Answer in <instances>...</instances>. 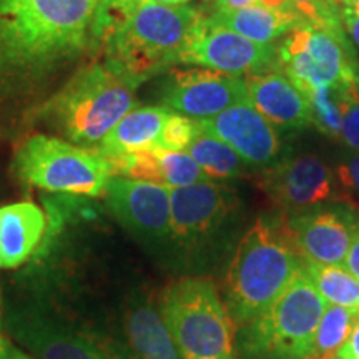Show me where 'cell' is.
Listing matches in <instances>:
<instances>
[{
	"instance_id": "cell-14",
	"label": "cell",
	"mask_w": 359,
	"mask_h": 359,
	"mask_svg": "<svg viewBox=\"0 0 359 359\" xmlns=\"http://www.w3.org/2000/svg\"><path fill=\"white\" fill-rule=\"evenodd\" d=\"M246 98L243 77L201 67L173 72L163 93V105L188 118L208 120Z\"/></svg>"
},
{
	"instance_id": "cell-36",
	"label": "cell",
	"mask_w": 359,
	"mask_h": 359,
	"mask_svg": "<svg viewBox=\"0 0 359 359\" xmlns=\"http://www.w3.org/2000/svg\"><path fill=\"white\" fill-rule=\"evenodd\" d=\"M258 4L263 7L275 8V11H296L293 0H258Z\"/></svg>"
},
{
	"instance_id": "cell-34",
	"label": "cell",
	"mask_w": 359,
	"mask_h": 359,
	"mask_svg": "<svg viewBox=\"0 0 359 359\" xmlns=\"http://www.w3.org/2000/svg\"><path fill=\"white\" fill-rule=\"evenodd\" d=\"M336 356H341L344 359H359V321L354 326L349 339L344 343V346L339 349Z\"/></svg>"
},
{
	"instance_id": "cell-13",
	"label": "cell",
	"mask_w": 359,
	"mask_h": 359,
	"mask_svg": "<svg viewBox=\"0 0 359 359\" xmlns=\"http://www.w3.org/2000/svg\"><path fill=\"white\" fill-rule=\"evenodd\" d=\"M336 180L316 155H299L264 168L259 187L285 212L302 213L334 196Z\"/></svg>"
},
{
	"instance_id": "cell-32",
	"label": "cell",
	"mask_w": 359,
	"mask_h": 359,
	"mask_svg": "<svg viewBox=\"0 0 359 359\" xmlns=\"http://www.w3.org/2000/svg\"><path fill=\"white\" fill-rule=\"evenodd\" d=\"M339 19L343 29H346L349 37L359 47V6H349V4H339Z\"/></svg>"
},
{
	"instance_id": "cell-12",
	"label": "cell",
	"mask_w": 359,
	"mask_h": 359,
	"mask_svg": "<svg viewBox=\"0 0 359 359\" xmlns=\"http://www.w3.org/2000/svg\"><path fill=\"white\" fill-rule=\"evenodd\" d=\"M11 334L34 359H114L88 334L35 308L8 313Z\"/></svg>"
},
{
	"instance_id": "cell-9",
	"label": "cell",
	"mask_w": 359,
	"mask_h": 359,
	"mask_svg": "<svg viewBox=\"0 0 359 359\" xmlns=\"http://www.w3.org/2000/svg\"><path fill=\"white\" fill-rule=\"evenodd\" d=\"M172 200V243L183 253L200 255L212 248L240 208L233 188L222 183L200 182L170 188Z\"/></svg>"
},
{
	"instance_id": "cell-2",
	"label": "cell",
	"mask_w": 359,
	"mask_h": 359,
	"mask_svg": "<svg viewBox=\"0 0 359 359\" xmlns=\"http://www.w3.org/2000/svg\"><path fill=\"white\" fill-rule=\"evenodd\" d=\"M303 263L285 223L259 218L240 240L226 273L224 304L236 330L275 302Z\"/></svg>"
},
{
	"instance_id": "cell-24",
	"label": "cell",
	"mask_w": 359,
	"mask_h": 359,
	"mask_svg": "<svg viewBox=\"0 0 359 359\" xmlns=\"http://www.w3.org/2000/svg\"><path fill=\"white\" fill-rule=\"evenodd\" d=\"M359 321V309L327 304L323 313L313 341L304 359H331L334 358L351 336Z\"/></svg>"
},
{
	"instance_id": "cell-18",
	"label": "cell",
	"mask_w": 359,
	"mask_h": 359,
	"mask_svg": "<svg viewBox=\"0 0 359 359\" xmlns=\"http://www.w3.org/2000/svg\"><path fill=\"white\" fill-rule=\"evenodd\" d=\"M245 83L250 103L273 127L302 130L311 125L306 97L283 72L248 75Z\"/></svg>"
},
{
	"instance_id": "cell-8",
	"label": "cell",
	"mask_w": 359,
	"mask_h": 359,
	"mask_svg": "<svg viewBox=\"0 0 359 359\" xmlns=\"http://www.w3.org/2000/svg\"><path fill=\"white\" fill-rule=\"evenodd\" d=\"M283 74L302 92L346 83L359 74V65L346 34H333L309 22L296 27L278 43Z\"/></svg>"
},
{
	"instance_id": "cell-19",
	"label": "cell",
	"mask_w": 359,
	"mask_h": 359,
	"mask_svg": "<svg viewBox=\"0 0 359 359\" xmlns=\"http://www.w3.org/2000/svg\"><path fill=\"white\" fill-rule=\"evenodd\" d=\"M47 230L39 205L20 201L0 206V268H19L35 253Z\"/></svg>"
},
{
	"instance_id": "cell-33",
	"label": "cell",
	"mask_w": 359,
	"mask_h": 359,
	"mask_svg": "<svg viewBox=\"0 0 359 359\" xmlns=\"http://www.w3.org/2000/svg\"><path fill=\"white\" fill-rule=\"evenodd\" d=\"M344 268H346L348 271H351L359 280V218L356 224H354L351 246H349L346 259H344Z\"/></svg>"
},
{
	"instance_id": "cell-4",
	"label": "cell",
	"mask_w": 359,
	"mask_h": 359,
	"mask_svg": "<svg viewBox=\"0 0 359 359\" xmlns=\"http://www.w3.org/2000/svg\"><path fill=\"white\" fill-rule=\"evenodd\" d=\"M137 82L110 62L80 70L50 103L52 116L77 145L97 150L116 123L135 109Z\"/></svg>"
},
{
	"instance_id": "cell-29",
	"label": "cell",
	"mask_w": 359,
	"mask_h": 359,
	"mask_svg": "<svg viewBox=\"0 0 359 359\" xmlns=\"http://www.w3.org/2000/svg\"><path fill=\"white\" fill-rule=\"evenodd\" d=\"M145 0H103L97 7L95 37L107 39L118 25H122Z\"/></svg>"
},
{
	"instance_id": "cell-7",
	"label": "cell",
	"mask_w": 359,
	"mask_h": 359,
	"mask_svg": "<svg viewBox=\"0 0 359 359\" xmlns=\"http://www.w3.org/2000/svg\"><path fill=\"white\" fill-rule=\"evenodd\" d=\"M13 172L32 187L82 196H103L114 175L98 151L47 135H34L22 143L13 156Z\"/></svg>"
},
{
	"instance_id": "cell-37",
	"label": "cell",
	"mask_w": 359,
	"mask_h": 359,
	"mask_svg": "<svg viewBox=\"0 0 359 359\" xmlns=\"http://www.w3.org/2000/svg\"><path fill=\"white\" fill-rule=\"evenodd\" d=\"M12 348L13 346H11V344L7 343L6 338H2V336H0V359H11Z\"/></svg>"
},
{
	"instance_id": "cell-3",
	"label": "cell",
	"mask_w": 359,
	"mask_h": 359,
	"mask_svg": "<svg viewBox=\"0 0 359 359\" xmlns=\"http://www.w3.org/2000/svg\"><path fill=\"white\" fill-rule=\"evenodd\" d=\"M203 20L191 7L145 0L105 39L109 62L133 82H142L163 67L178 64Z\"/></svg>"
},
{
	"instance_id": "cell-21",
	"label": "cell",
	"mask_w": 359,
	"mask_h": 359,
	"mask_svg": "<svg viewBox=\"0 0 359 359\" xmlns=\"http://www.w3.org/2000/svg\"><path fill=\"white\" fill-rule=\"evenodd\" d=\"M172 110L167 107H140L130 110L97 148L102 156H118L142 150H155Z\"/></svg>"
},
{
	"instance_id": "cell-46",
	"label": "cell",
	"mask_w": 359,
	"mask_h": 359,
	"mask_svg": "<svg viewBox=\"0 0 359 359\" xmlns=\"http://www.w3.org/2000/svg\"><path fill=\"white\" fill-rule=\"evenodd\" d=\"M356 80H358V87H359V74H358V79Z\"/></svg>"
},
{
	"instance_id": "cell-10",
	"label": "cell",
	"mask_w": 359,
	"mask_h": 359,
	"mask_svg": "<svg viewBox=\"0 0 359 359\" xmlns=\"http://www.w3.org/2000/svg\"><path fill=\"white\" fill-rule=\"evenodd\" d=\"M178 64L200 65L236 77H248L273 72L280 67V60L276 43H257L205 19L198 34L180 57Z\"/></svg>"
},
{
	"instance_id": "cell-38",
	"label": "cell",
	"mask_w": 359,
	"mask_h": 359,
	"mask_svg": "<svg viewBox=\"0 0 359 359\" xmlns=\"http://www.w3.org/2000/svg\"><path fill=\"white\" fill-rule=\"evenodd\" d=\"M150 2L163 4V6H183V4H187L188 0H150Z\"/></svg>"
},
{
	"instance_id": "cell-31",
	"label": "cell",
	"mask_w": 359,
	"mask_h": 359,
	"mask_svg": "<svg viewBox=\"0 0 359 359\" xmlns=\"http://www.w3.org/2000/svg\"><path fill=\"white\" fill-rule=\"evenodd\" d=\"M334 180L338 183L339 198L346 201L354 212H359V151L341 161Z\"/></svg>"
},
{
	"instance_id": "cell-23",
	"label": "cell",
	"mask_w": 359,
	"mask_h": 359,
	"mask_svg": "<svg viewBox=\"0 0 359 359\" xmlns=\"http://www.w3.org/2000/svg\"><path fill=\"white\" fill-rule=\"evenodd\" d=\"M185 151L212 180L243 177L248 172V165L230 145L200 128Z\"/></svg>"
},
{
	"instance_id": "cell-45",
	"label": "cell",
	"mask_w": 359,
	"mask_h": 359,
	"mask_svg": "<svg viewBox=\"0 0 359 359\" xmlns=\"http://www.w3.org/2000/svg\"><path fill=\"white\" fill-rule=\"evenodd\" d=\"M331 359H344V358H341V356H334V358H331Z\"/></svg>"
},
{
	"instance_id": "cell-6",
	"label": "cell",
	"mask_w": 359,
	"mask_h": 359,
	"mask_svg": "<svg viewBox=\"0 0 359 359\" xmlns=\"http://www.w3.org/2000/svg\"><path fill=\"white\" fill-rule=\"evenodd\" d=\"M327 303L304 268L262 314L236 333L243 359H304Z\"/></svg>"
},
{
	"instance_id": "cell-40",
	"label": "cell",
	"mask_w": 359,
	"mask_h": 359,
	"mask_svg": "<svg viewBox=\"0 0 359 359\" xmlns=\"http://www.w3.org/2000/svg\"><path fill=\"white\" fill-rule=\"evenodd\" d=\"M4 327V303H2V294H0V330Z\"/></svg>"
},
{
	"instance_id": "cell-1",
	"label": "cell",
	"mask_w": 359,
	"mask_h": 359,
	"mask_svg": "<svg viewBox=\"0 0 359 359\" xmlns=\"http://www.w3.org/2000/svg\"><path fill=\"white\" fill-rule=\"evenodd\" d=\"M93 0H0V52L43 64L82 50L95 37Z\"/></svg>"
},
{
	"instance_id": "cell-42",
	"label": "cell",
	"mask_w": 359,
	"mask_h": 359,
	"mask_svg": "<svg viewBox=\"0 0 359 359\" xmlns=\"http://www.w3.org/2000/svg\"><path fill=\"white\" fill-rule=\"evenodd\" d=\"M206 2H208V4H213V6H217L218 0H206Z\"/></svg>"
},
{
	"instance_id": "cell-30",
	"label": "cell",
	"mask_w": 359,
	"mask_h": 359,
	"mask_svg": "<svg viewBox=\"0 0 359 359\" xmlns=\"http://www.w3.org/2000/svg\"><path fill=\"white\" fill-rule=\"evenodd\" d=\"M196 132H198V122L196 120L172 111L167 123H165L163 132H161L158 148L172 151H185L187 147L195 138Z\"/></svg>"
},
{
	"instance_id": "cell-25",
	"label": "cell",
	"mask_w": 359,
	"mask_h": 359,
	"mask_svg": "<svg viewBox=\"0 0 359 359\" xmlns=\"http://www.w3.org/2000/svg\"><path fill=\"white\" fill-rule=\"evenodd\" d=\"M303 268L327 304L359 309V280L343 264L304 262Z\"/></svg>"
},
{
	"instance_id": "cell-28",
	"label": "cell",
	"mask_w": 359,
	"mask_h": 359,
	"mask_svg": "<svg viewBox=\"0 0 359 359\" xmlns=\"http://www.w3.org/2000/svg\"><path fill=\"white\" fill-rule=\"evenodd\" d=\"M293 6L311 25L333 34H344L339 19L338 0H293Z\"/></svg>"
},
{
	"instance_id": "cell-20",
	"label": "cell",
	"mask_w": 359,
	"mask_h": 359,
	"mask_svg": "<svg viewBox=\"0 0 359 359\" xmlns=\"http://www.w3.org/2000/svg\"><path fill=\"white\" fill-rule=\"evenodd\" d=\"M127 336L133 359H183L160 306L138 296L127 311Z\"/></svg>"
},
{
	"instance_id": "cell-16",
	"label": "cell",
	"mask_w": 359,
	"mask_h": 359,
	"mask_svg": "<svg viewBox=\"0 0 359 359\" xmlns=\"http://www.w3.org/2000/svg\"><path fill=\"white\" fill-rule=\"evenodd\" d=\"M358 217L348 210H314L285 222V230L304 262L343 264Z\"/></svg>"
},
{
	"instance_id": "cell-39",
	"label": "cell",
	"mask_w": 359,
	"mask_h": 359,
	"mask_svg": "<svg viewBox=\"0 0 359 359\" xmlns=\"http://www.w3.org/2000/svg\"><path fill=\"white\" fill-rule=\"evenodd\" d=\"M11 359H32L30 356H27V354H24L20 351V349H17V348H12V356H11Z\"/></svg>"
},
{
	"instance_id": "cell-15",
	"label": "cell",
	"mask_w": 359,
	"mask_h": 359,
	"mask_svg": "<svg viewBox=\"0 0 359 359\" xmlns=\"http://www.w3.org/2000/svg\"><path fill=\"white\" fill-rule=\"evenodd\" d=\"M198 128L230 145L248 167L275 165L283 143L276 128L251 105L248 98L236 102L208 120H196Z\"/></svg>"
},
{
	"instance_id": "cell-11",
	"label": "cell",
	"mask_w": 359,
	"mask_h": 359,
	"mask_svg": "<svg viewBox=\"0 0 359 359\" xmlns=\"http://www.w3.org/2000/svg\"><path fill=\"white\" fill-rule=\"evenodd\" d=\"M103 198L118 223L140 240L163 243L172 238L168 187L111 175Z\"/></svg>"
},
{
	"instance_id": "cell-43",
	"label": "cell",
	"mask_w": 359,
	"mask_h": 359,
	"mask_svg": "<svg viewBox=\"0 0 359 359\" xmlns=\"http://www.w3.org/2000/svg\"><path fill=\"white\" fill-rule=\"evenodd\" d=\"M93 2H95V4H97V7H98V6H100V4L103 2V0H93Z\"/></svg>"
},
{
	"instance_id": "cell-22",
	"label": "cell",
	"mask_w": 359,
	"mask_h": 359,
	"mask_svg": "<svg viewBox=\"0 0 359 359\" xmlns=\"http://www.w3.org/2000/svg\"><path fill=\"white\" fill-rule=\"evenodd\" d=\"M208 22L223 29L243 35L257 43L275 45L276 40L286 37L304 20L296 11H275L263 6H253L230 13L215 12Z\"/></svg>"
},
{
	"instance_id": "cell-27",
	"label": "cell",
	"mask_w": 359,
	"mask_h": 359,
	"mask_svg": "<svg viewBox=\"0 0 359 359\" xmlns=\"http://www.w3.org/2000/svg\"><path fill=\"white\" fill-rule=\"evenodd\" d=\"M358 79V77H356ZM341 87V140L359 151V87L358 80Z\"/></svg>"
},
{
	"instance_id": "cell-5",
	"label": "cell",
	"mask_w": 359,
	"mask_h": 359,
	"mask_svg": "<svg viewBox=\"0 0 359 359\" xmlns=\"http://www.w3.org/2000/svg\"><path fill=\"white\" fill-rule=\"evenodd\" d=\"M160 311L183 359H236V326L213 281L170 283L161 293Z\"/></svg>"
},
{
	"instance_id": "cell-17",
	"label": "cell",
	"mask_w": 359,
	"mask_h": 359,
	"mask_svg": "<svg viewBox=\"0 0 359 359\" xmlns=\"http://www.w3.org/2000/svg\"><path fill=\"white\" fill-rule=\"evenodd\" d=\"M107 160L111 167V173L116 177L142 180L168 188L188 187L212 180L187 151L155 148V150L109 156Z\"/></svg>"
},
{
	"instance_id": "cell-35",
	"label": "cell",
	"mask_w": 359,
	"mask_h": 359,
	"mask_svg": "<svg viewBox=\"0 0 359 359\" xmlns=\"http://www.w3.org/2000/svg\"><path fill=\"white\" fill-rule=\"evenodd\" d=\"M259 6L258 0H218L217 12L218 13H230L235 11H241V8Z\"/></svg>"
},
{
	"instance_id": "cell-26",
	"label": "cell",
	"mask_w": 359,
	"mask_h": 359,
	"mask_svg": "<svg viewBox=\"0 0 359 359\" xmlns=\"http://www.w3.org/2000/svg\"><path fill=\"white\" fill-rule=\"evenodd\" d=\"M351 82V80H349ZM348 83V82H346ZM341 85L304 90V97L311 111V125L323 135L338 140L341 138Z\"/></svg>"
},
{
	"instance_id": "cell-44",
	"label": "cell",
	"mask_w": 359,
	"mask_h": 359,
	"mask_svg": "<svg viewBox=\"0 0 359 359\" xmlns=\"http://www.w3.org/2000/svg\"><path fill=\"white\" fill-rule=\"evenodd\" d=\"M114 359H133V358H122V356H115Z\"/></svg>"
},
{
	"instance_id": "cell-41",
	"label": "cell",
	"mask_w": 359,
	"mask_h": 359,
	"mask_svg": "<svg viewBox=\"0 0 359 359\" xmlns=\"http://www.w3.org/2000/svg\"><path fill=\"white\" fill-rule=\"evenodd\" d=\"M339 4H349V6H359V0H338Z\"/></svg>"
}]
</instances>
